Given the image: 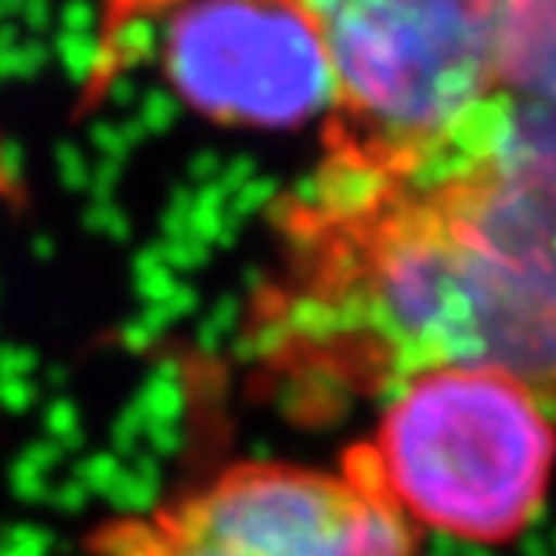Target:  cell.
Returning <instances> with one entry per match:
<instances>
[{
  "label": "cell",
  "mask_w": 556,
  "mask_h": 556,
  "mask_svg": "<svg viewBox=\"0 0 556 556\" xmlns=\"http://www.w3.org/2000/svg\"><path fill=\"white\" fill-rule=\"evenodd\" d=\"M343 470L408 525L466 546H509L556 477V413L517 376L448 365L397 383Z\"/></svg>",
  "instance_id": "obj_2"
},
{
  "label": "cell",
  "mask_w": 556,
  "mask_h": 556,
  "mask_svg": "<svg viewBox=\"0 0 556 556\" xmlns=\"http://www.w3.org/2000/svg\"><path fill=\"white\" fill-rule=\"evenodd\" d=\"M422 531L343 466L242 459L203 484L113 517L91 556H419Z\"/></svg>",
  "instance_id": "obj_3"
},
{
  "label": "cell",
  "mask_w": 556,
  "mask_h": 556,
  "mask_svg": "<svg viewBox=\"0 0 556 556\" xmlns=\"http://www.w3.org/2000/svg\"><path fill=\"white\" fill-rule=\"evenodd\" d=\"M166 87L220 127L293 130L329 116V70L286 0H177L160 29Z\"/></svg>",
  "instance_id": "obj_4"
},
{
  "label": "cell",
  "mask_w": 556,
  "mask_h": 556,
  "mask_svg": "<svg viewBox=\"0 0 556 556\" xmlns=\"http://www.w3.org/2000/svg\"><path fill=\"white\" fill-rule=\"evenodd\" d=\"M329 70L326 152L380 174L455 155L514 87L556 0H286Z\"/></svg>",
  "instance_id": "obj_1"
}]
</instances>
